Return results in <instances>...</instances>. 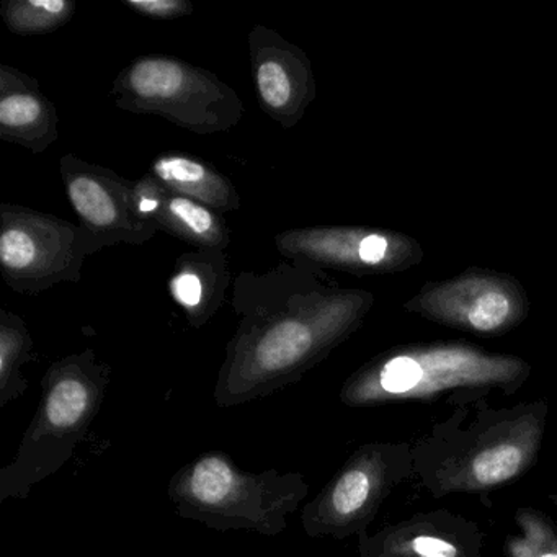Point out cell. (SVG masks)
<instances>
[{"mask_svg": "<svg viewBox=\"0 0 557 557\" xmlns=\"http://www.w3.org/2000/svg\"><path fill=\"white\" fill-rule=\"evenodd\" d=\"M76 4L71 0H4L0 15L15 35H47L71 21Z\"/></svg>", "mask_w": 557, "mask_h": 557, "instance_id": "d6986e66", "label": "cell"}, {"mask_svg": "<svg viewBox=\"0 0 557 557\" xmlns=\"http://www.w3.org/2000/svg\"><path fill=\"white\" fill-rule=\"evenodd\" d=\"M549 406L536 399L492 407L488 399L451 407V413L412 445L413 469L432 497L466 494L491 507L497 488L536 465Z\"/></svg>", "mask_w": 557, "mask_h": 557, "instance_id": "7a4b0ae2", "label": "cell"}, {"mask_svg": "<svg viewBox=\"0 0 557 557\" xmlns=\"http://www.w3.org/2000/svg\"><path fill=\"white\" fill-rule=\"evenodd\" d=\"M60 171L81 226L103 246H143L161 233L159 224L139 210L135 182L74 154L61 158Z\"/></svg>", "mask_w": 557, "mask_h": 557, "instance_id": "8fae6325", "label": "cell"}, {"mask_svg": "<svg viewBox=\"0 0 557 557\" xmlns=\"http://www.w3.org/2000/svg\"><path fill=\"white\" fill-rule=\"evenodd\" d=\"M374 305L364 289L342 288L327 270L283 259L233 282L237 327L227 342L213 397L240 406L298 383L363 324Z\"/></svg>", "mask_w": 557, "mask_h": 557, "instance_id": "6da1fadb", "label": "cell"}, {"mask_svg": "<svg viewBox=\"0 0 557 557\" xmlns=\"http://www.w3.org/2000/svg\"><path fill=\"white\" fill-rule=\"evenodd\" d=\"M34 360V338L27 322L0 309V409L27 393L30 384L22 368Z\"/></svg>", "mask_w": 557, "mask_h": 557, "instance_id": "ac0fdd59", "label": "cell"}, {"mask_svg": "<svg viewBox=\"0 0 557 557\" xmlns=\"http://www.w3.org/2000/svg\"><path fill=\"white\" fill-rule=\"evenodd\" d=\"M178 517L205 524L208 530L253 531L278 536L288 530V518L309 495L299 472L244 471L224 451H205L182 466L168 485Z\"/></svg>", "mask_w": 557, "mask_h": 557, "instance_id": "5b68a950", "label": "cell"}, {"mask_svg": "<svg viewBox=\"0 0 557 557\" xmlns=\"http://www.w3.org/2000/svg\"><path fill=\"white\" fill-rule=\"evenodd\" d=\"M57 107L34 77L0 66V138L41 154L60 138Z\"/></svg>", "mask_w": 557, "mask_h": 557, "instance_id": "5bb4252c", "label": "cell"}, {"mask_svg": "<svg viewBox=\"0 0 557 557\" xmlns=\"http://www.w3.org/2000/svg\"><path fill=\"white\" fill-rule=\"evenodd\" d=\"M283 259L305 260L324 270L354 275H383L419 265L423 249L413 237L396 231L358 226H314L275 236Z\"/></svg>", "mask_w": 557, "mask_h": 557, "instance_id": "30bf717a", "label": "cell"}, {"mask_svg": "<svg viewBox=\"0 0 557 557\" xmlns=\"http://www.w3.org/2000/svg\"><path fill=\"white\" fill-rule=\"evenodd\" d=\"M149 174L172 194L191 198L218 213L240 208L239 191L213 165L182 152H165L152 161Z\"/></svg>", "mask_w": 557, "mask_h": 557, "instance_id": "2e32d148", "label": "cell"}, {"mask_svg": "<svg viewBox=\"0 0 557 557\" xmlns=\"http://www.w3.org/2000/svg\"><path fill=\"white\" fill-rule=\"evenodd\" d=\"M110 364L86 348L53 361L41 377V397L14 459L0 469V504L27 500L35 485L67 465L102 410Z\"/></svg>", "mask_w": 557, "mask_h": 557, "instance_id": "277c9868", "label": "cell"}, {"mask_svg": "<svg viewBox=\"0 0 557 557\" xmlns=\"http://www.w3.org/2000/svg\"><path fill=\"white\" fill-rule=\"evenodd\" d=\"M234 282L226 250L208 249L182 253L169 280V293L181 306L188 324L205 327L226 301Z\"/></svg>", "mask_w": 557, "mask_h": 557, "instance_id": "9a60e30c", "label": "cell"}, {"mask_svg": "<svg viewBox=\"0 0 557 557\" xmlns=\"http://www.w3.org/2000/svg\"><path fill=\"white\" fill-rule=\"evenodd\" d=\"M154 220L161 231L185 240L197 250H226L231 243L230 226L221 213L191 198L172 194L164 185Z\"/></svg>", "mask_w": 557, "mask_h": 557, "instance_id": "e0dca14e", "label": "cell"}, {"mask_svg": "<svg viewBox=\"0 0 557 557\" xmlns=\"http://www.w3.org/2000/svg\"><path fill=\"white\" fill-rule=\"evenodd\" d=\"M357 537L358 557H481L485 541L474 520L443 508Z\"/></svg>", "mask_w": 557, "mask_h": 557, "instance_id": "4fadbf2b", "label": "cell"}, {"mask_svg": "<svg viewBox=\"0 0 557 557\" xmlns=\"http://www.w3.org/2000/svg\"><path fill=\"white\" fill-rule=\"evenodd\" d=\"M518 533L504 541L505 557H557V524L544 511L517 508L513 515Z\"/></svg>", "mask_w": 557, "mask_h": 557, "instance_id": "ffe728a7", "label": "cell"}, {"mask_svg": "<svg viewBox=\"0 0 557 557\" xmlns=\"http://www.w3.org/2000/svg\"><path fill=\"white\" fill-rule=\"evenodd\" d=\"M249 58L263 112L283 128H295L318 96L308 54L278 32L256 25L249 34Z\"/></svg>", "mask_w": 557, "mask_h": 557, "instance_id": "7c38bea8", "label": "cell"}, {"mask_svg": "<svg viewBox=\"0 0 557 557\" xmlns=\"http://www.w3.org/2000/svg\"><path fill=\"white\" fill-rule=\"evenodd\" d=\"M531 364L517 355L494 354L466 342L403 345L371 358L345 380L341 403L355 409L394 404L449 406L511 396L530 380Z\"/></svg>", "mask_w": 557, "mask_h": 557, "instance_id": "3957f363", "label": "cell"}, {"mask_svg": "<svg viewBox=\"0 0 557 557\" xmlns=\"http://www.w3.org/2000/svg\"><path fill=\"white\" fill-rule=\"evenodd\" d=\"M410 478H416L412 443L361 445L302 507V530L311 537L337 541L367 533L386 498Z\"/></svg>", "mask_w": 557, "mask_h": 557, "instance_id": "52a82bcc", "label": "cell"}, {"mask_svg": "<svg viewBox=\"0 0 557 557\" xmlns=\"http://www.w3.org/2000/svg\"><path fill=\"white\" fill-rule=\"evenodd\" d=\"M123 5L154 21H175L194 14V5L188 0H123Z\"/></svg>", "mask_w": 557, "mask_h": 557, "instance_id": "44dd1931", "label": "cell"}, {"mask_svg": "<svg viewBox=\"0 0 557 557\" xmlns=\"http://www.w3.org/2000/svg\"><path fill=\"white\" fill-rule=\"evenodd\" d=\"M102 243L81 224L18 205H0V272L9 288L24 295L60 283L81 282L84 260Z\"/></svg>", "mask_w": 557, "mask_h": 557, "instance_id": "ba28073f", "label": "cell"}, {"mask_svg": "<svg viewBox=\"0 0 557 557\" xmlns=\"http://www.w3.org/2000/svg\"><path fill=\"white\" fill-rule=\"evenodd\" d=\"M404 308L446 327L497 337L527 319L530 302L513 276L471 269L445 282L426 283Z\"/></svg>", "mask_w": 557, "mask_h": 557, "instance_id": "9c48e42d", "label": "cell"}, {"mask_svg": "<svg viewBox=\"0 0 557 557\" xmlns=\"http://www.w3.org/2000/svg\"><path fill=\"white\" fill-rule=\"evenodd\" d=\"M120 110L158 115L195 135L233 129L243 120V100L223 79L177 58H136L113 81Z\"/></svg>", "mask_w": 557, "mask_h": 557, "instance_id": "8992f818", "label": "cell"}, {"mask_svg": "<svg viewBox=\"0 0 557 557\" xmlns=\"http://www.w3.org/2000/svg\"><path fill=\"white\" fill-rule=\"evenodd\" d=\"M549 502L553 504L554 510H556L557 513V494H549Z\"/></svg>", "mask_w": 557, "mask_h": 557, "instance_id": "7402d4cb", "label": "cell"}]
</instances>
